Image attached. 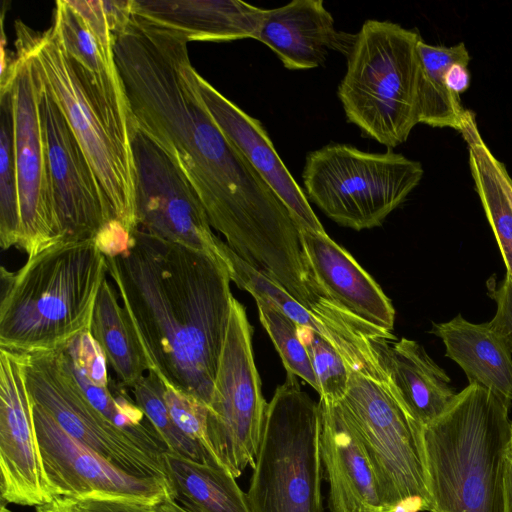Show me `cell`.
Listing matches in <instances>:
<instances>
[{
	"mask_svg": "<svg viewBox=\"0 0 512 512\" xmlns=\"http://www.w3.org/2000/svg\"><path fill=\"white\" fill-rule=\"evenodd\" d=\"M105 259L149 370L209 406L234 298L227 267L140 228Z\"/></svg>",
	"mask_w": 512,
	"mask_h": 512,
	"instance_id": "cell-1",
	"label": "cell"
},
{
	"mask_svg": "<svg viewBox=\"0 0 512 512\" xmlns=\"http://www.w3.org/2000/svg\"><path fill=\"white\" fill-rule=\"evenodd\" d=\"M107 273L96 239L57 242L14 272L1 267L0 348L52 351L89 330Z\"/></svg>",
	"mask_w": 512,
	"mask_h": 512,
	"instance_id": "cell-2",
	"label": "cell"
},
{
	"mask_svg": "<svg viewBox=\"0 0 512 512\" xmlns=\"http://www.w3.org/2000/svg\"><path fill=\"white\" fill-rule=\"evenodd\" d=\"M509 408L492 392L469 384L423 426L431 512H505Z\"/></svg>",
	"mask_w": 512,
	"mask_h": 512,
	"instance_id": "cell-3",
	"label": "cell"
},
{
	"mask_svg": "<svg viewBox=\"0 0 512 512\" xmlns=\"http://www.w3.org/2000/svg\"><path fill=\"white\" fill-rule=\"evenodd\" d=\"M17 39L64 115L118 220L132 235L138 229L136 172L131 130L103 102L86 71L67 53L51 26L43 34L20 21Z\"/></svg>",
	"mask_w": 512,
	"mask_h": 512,
	"instance_id": "cell-4",
	"label": "cell"
},
{
	"mask_svg": "<svg viewBox=\"0 0 512 512\" xmlns=\"http://www.w3.org/2000/svg\"><path fill=\"white\" fill-rule=\"evenodd\" d=\"M421 39L397 23L366 20L347 54L337 90L346 119L388 149L406 142L419 123Z\"/></svg>",
	"mask_w": 512,
	"mask_h": 512,
	"instance_id": "cell-5",
	"label": "cell"
},
{
	"mask_svg": "<svg viewBox=\"0 0 512 512\" xmlns=\"http://www.w3.org/2000/svg\"><path fill=\"white\" fill-rule=\"evenodd\" d=\"M320 412L287 373L265 412L247 497L253 512H323Z\"/></svg>",
	"mask_w": 512,
	"mask_h": 512,
	"instance_id": "cell-6",
	"label": "cell"
},
{
	"mask_svg": "<svg viewBox=\"0 0 512 512\" xmlns=\"http://www.w3.org/2000/svg\"><path fill=\"white\" fill-rule=\"evenodd\" d=\"M420 162L388 149L368 152L329 143L307 154L305 195L337 224L354 230L380 226L418 186Z\"/></svg>",
	"mask_w": 512,
	"mask_h": 512,
	"instance_id": "cell-7",
	"label": "cell"
},
{
	"mask_svg": "<svg viewBox=\"0 0 512 512\" xmlns=\"http://www.w3.org/2000/svg\"><path fill=\"white\" fill-rule=\"evenodd\" d=\"M20 354L32 401L68 435L130 474L168 482L163 458L168 450L151 422L124 429L96 409L77 382L64 347Z\"/></svg>",
	"mask_w": 512,
	"mask_h": 512,
	"instance_id": "cell-8",
	"label": "cell"
},
{
	"mask_svg": "<svg viewBox=\"0 0 512 512\" xmlns=\"http://www.w3.org/2000/svg\"><path fill=\"white\" fill-rule=\"evenodd\" d=\"M340 402L370 459L386 511L431 512L423 427L385 383L355 371Z\"/></svg>",
	"mask_w": 512,
	"mask_h": 512,
	"instance_id": "cell-9",
	"label": "cell"
},
{
	"mask_svg": "<svg viewBox=\"0 0 512 512\" xmlns=\"http://www.w3.org/2000/svg\"><path fill=\"white\" fill-rule=\"evenodd\" d=\"M267 404L253 357L252 327L244 306L233 298L207 431L213 454L235 478L255 465Z\"/></svg>",
	"mask_w": 512,
	"mask_h": 512,
	"instance_id": "cell-10",
	"label": "cell"
},
{
	"mask_svg": "<svg viewBox=\"0 0 512 512\" xmlns=\"http://www.w3.org/2000/svg\"><path fill=\"white\" fill-rule=\"evenodd\" d=\"M130 138L136 172L138 228L208 253L227 267V244L212 232L204 206L182 171L136 126Z\"/></svg>",
	"mask_w": 512,
	"mask_h": 512,
	"instance_id": "cell-11",
	"label": "cell"
},
{
	"mask_svg": "<svg viewBox=\"0 0 512 512\" xmlns=\"http://www.w3.org/2000/svg\"><path fill=\"white\" fill-rule=\"evenodd\" d=\"M16 48L17 64L10 93L21 221L18 249L32 257L59 242V232L42 124V82L30 54L18 44Z\"/></svg>",
	"mask_w": 512,
	"mask_h": 512,
	"instance_id": "cell-12",
	"label": "cell"
},
{
	"mask_svg": "<svg viewBox=\"0 0 512 512\" xmlns=\"http://www.w3.org/2000/svg\"><path fill=\"white\" fill-rule=\"evenodd\" d=\"M33 413L44 477L53 500L104 497L154 505L173 500L165 480L120 469L68 435L34 402Z\"/></svg>",
	"mask_w": 512,
	"mask_h": 512,
	"instance_id": "cell-13",
	"label": "cell"
},
{
	"mask_svg": "<svg viewBox=\"0 0 512 512\" xmlns=\"http://www.w3.org/2000/svg\"><path fill=\"white\" fill-rule=\"evenodd\" d=\"M40 106L59 242L95 239L114 219L111 208L64 115L43 82Z\"/></svg>",
	"mask_w": 512,
	"mask_h": 512,
	"instance_id": "cell-14",
	"label": "cell"
},
{
	"mask_svg": "<svg viewBox=\"0 0 512 512\" xmlns=\"http://www.w3.org/2000/svg\"><path fill=\"white\" fill-rule=\"evenodd\" d=\"M0 492L2 501L41 506L53 501L44 477L33 402L20 353L0 348Z\"/></svg>",
	"mask_w": 512,
	"mask_h": 512,
	"instance_id": "cell-15",
	"label": "cell"
},
{
	"mask_svg": "<svg viewBox=\"0 0 512 512\" xmlns=\"http://www.w3.org/2000/svg\"><path fill=\"white\" fill-rule=\"evenodd\" d=\"M199 94L224 135L245 157L260 177L289 210L299 229L324 233L304 190L279 157L262 123L223 96L200 74Z\"/></svg>",
	"mask_w": 512,
	"mask_h": 512,
	"instance_id": "cell-16",
	"label": "cell"
},
{
	"mask_svg": "<svg viewBox=\"0 0 512 512\" xmlns=\"http://www.w3.org/2000/svg\"><path fill=\"white\" fill-rule=\"evenodd\" d=\"M318 404L330 512H387L372 464L345 407L323 399Z\"/></svg>",
	"mask_w": 512,
	"mask_h": 512,
	"instance_id": "cell-17",
	"label": "cell"
},
{
	"mask_svg": "<svg viewBox=\"0 0 512 512\" xmlns=\"http://www.w3.org/2000/svg\"><path fill=\"white\" fill-rule=\"evenodd\" d=\"M299 230L309 268L325 295L356 319L392 333L395 310L376 281L326 232Z\"/></svg>",
	"mask_w": 512,
	"mask_h": 512,
	"instance_id": "cell-18",
	"label": "cell"
},
{
	"mask_svg": "<svg viewBox=\"0 0 512 512\" xmlns=\"http://www.w3.org/2000/svg\"><path fill=\"white\" fill-rule=\"evenodd\" d=\"M356 34L335 29L334 18L322 0H293L267 9L257 40L268 46L289 70L322 65L329 50L347 56Z\"/></svg>",
	"mask_w": 512,
	"mask_h": 512,
	"instance_id": "cell-19",
	"label": "cell"
},
{
	"mask_svg": "<svg viewBox=\"0 0 512 512\" xmlns=\"http://www.w3.org/2000/svg\"><path fill=\"white\" fill-rule=\"evenodd\" d=\"M369 343L385 384L422 427L448 409L456 396L450 378L419 343L395 337Z\"/></svg>",
	"mask_w": 512,
	"mask_h": 512,
	"instance_id": "cell-20",
	"label": "cell"
},
{
	"mask_svg": "<svg viewBox=\"0 0 512 512\" xmlns=\"http://www.w3.org/2000/svg\"><path fill=\"white\" fill-rule=\"evenodd\" d=\"M132 12L187 41L257 40L267 9L238 0H132Z\"/></svg>",
	"mask_w": 512,
	"mask_h": 512,
	"instance_id": "cell-21",
	"label": "cell"
},
{
	"mask_svg": "<svg viewBox=\"0 0 512 512\" xmlns=\"http://www.w3.org/2000/svg\"><path fill=\"white\" fill-rule=\"evenodd\" d=\"M227 268L231 281L249 292L254 299L270 302L298 326L308 328L329 341L339 351L351 371L384 383V377L370 347V339L322 320L278 284L246 264L229 247Z\"/></svg>",
	"mask_w": 512,
	"mask_h": 512,
	"instance_id": "cell-22",
	"label": "cell"
},
{
	"mask_svg": "<svg viewBox=\"0 0 512 512\" xmlns=\"http://www.w3.org/2000/svg\"><path fill=\"white\" fill-rule=\"evenodd\" d=\"M432 333L442 339L446 356L465 372L469 384H477L507 405L512 403V353L489 327L457 315L433 325Z\"/></svg>",
	"mask_w": 512,
	"mask_h": 512,
	"instance_id": "cell-23",
	"label": "cell"
},
{
	"mask_svg": "<svg viewBox=\"0 0 512 512\" xmlns=\"http://www.w3.org/2000/svg\"><path fill=\"white\" fill-rule=\"evenodd\" d=\"M52 27L67 53L86 71L106 106L132 130L134 119L115 50L96 39L66 0L56 1Z\"/></svg>",
	"mask_w": 512,
	"mask_h": 512,
	"instance_id": "cell-24",
	"label": "cell"
},
{
	"mask_svg": "<svg viewBox=\"0 0 512 512\" xmlns=\"http://www.w3.org/2000/svg\"><path fill=\"white\" fill-rule=\"evenodd\" d=\"M460 133L468 146L476 191L512 278V179L481 137L470 110L465 111Z\"/></svg>",
	"mask_w": 512,
	"mask_h": 512,
	"instance_id": "cell-25",
	"label": "cell"
},
{
	"mask_svg": "<svg viewBox=\"0 0 512 512\" xmlns=\"http://www.w3.org/2000/svg\"><path fill=\"white\" fill-rule=\"evenodd\" d=\"M163 458L173 500L187 512H253L228 470L168 451Z\"/></svg>",
	"mask_w": 512,
	"mask_h": 512,
	"instance_id": "cell-26",
	"label": "cell"
},
{
	"mask_svg": "<svg viewBox=\"0 0 512 512\" xmlns=\"http://www.w3.org/2000/svg\"><path fill=\"white\" fill-rule=\"evenodd\" d=\"M89 331L113 369L117 384L131 390L149 365L127 311L107 278L98 292Z\"/></svg>",
	"mask_w": 512,
	"mask_h": 512,
	"instance_id": "cell-27",
	"label": "cell"
},
{
	"mask_svg": "<svg viewBox=\"0 0 512 512\" xmlns=\"http://www.w3.org/2000/svg\"><path fill=\"white\" fill-rule=\"evenodd\" d=\"M421 76L418 89L419 123L461 131L465 109L459 95L448 89L445 73L454 63L468 64L469 53L463 42L451 47L434 46L422 39L418 44Z\"/></svg>",
	"mask_w": 512,
	"mask_h": 512,
	"instance_id": "cell-28",
	"label": "cell"
},
{
	"mask_svg": "<svg viewBox=\"0 0 512 512\" xmlns=\"http://www.w3.org/2000/svg\"><path fill=\"white\" fill-rule=\"evenodd\" d=\"M131 391L136 404L151 422L168 452L224 468L202 445L187 437L174 424L163 398L161 378L155 371L149 370Z\"/></svg>",
	"mask_w": 512,
	"mask_h": 512,
	"instance_id": "cell-29",
	"label": "cell"
},
{
	"mask_svg": "<svg viewBox=\"0 0 512 512\" xmlns=\"http://www.w3.org/2000/svg\"><path fill=\"white\" fill-rule=\"evenodd\" d=\"M0 105V246L6 250L18 248L21 231L10 90L0 96Z\"/></svg>",
	"mask_w": 512,
	"mask_h": 512,
	"instance_id": "cell-30",
	"label": "cell"
},
{
	"mask_svg": "<svg viewBox=\"0 0 512 512\" xmlns=\"http://www.w3.org/2000/svg\"><path fill=\"white\" fill-rule=\"evenodd\" d=\"M259 319L270 336L287 373L308 383L316 392L319 386L298 326L277 307L255 298Z\"/></svg>",
	"mask_w": 512,
	"mask_h": 512,
	"instance_id": "cell-31",
	"label": "cell"
},
{
	"mask_svg": "<svg viewBox=\"0 0 512 512\" xmlns=\"http://www.w3.org/2000/svg\"><path fill=\"white\" fill-rule=\"evenodd\" d=\"M298 330L318 382L320 399L340 402L348 390L350 367L325 338L302 326H298Z\"/></svg>",
	"mask_w": 512,
	"mask_h": 512,
	"instance_id": "cell-32",
	"label": "cell"
},
{
	"mask_svg": "<svg viewBox=\"0 0 512 512\" xmlns=\"http://www.w3.org/2000/svg\"><path fill=\"white\" fill-rule=\"evenodd\" d=\"M161 381L163 398L174 424L182 433L202 445L215 457L207 431L208 406L163 379Z\"/></svg>",
	"mask_w": 512,
	"mask_h": 512,
	"instance_id": "cell-33",
	"label": "cell"
},
{
	"mask_svg": "<svg viewBox=\"0 0 512 512\" xmlns=\"http://www.w3.org/2000/svg\"><path fill=\"white\" fill-rule=\"evenodd\" d=\"M70 512H157L156 505L122 498H57Z\"/></svg>",
	"mask_w": 512,
	"mask_h": 512,
	"instance_id": "cell-34",
	"label": "cell"
},
{
	"mask_svg": "<svg viewBox=\"0 0 512 512\" xmlns=\"http://www.w3.org/2000/svg\"><path fill=\"white\" fill-rule=\"evenodd\" d=\"M493 298L497 303V311L488 325L512 353V278L508 274L493 292Z\"/></svg>",
	"mask_w": 512,
	"mask_h": 512,
	"instance_id": "cell-35",
	"label": "cell"
},
{
	"mask_svg": "<svg viewBox=\"0 0 512 512\" xmlns=\"http://www.w3.org/2000/svg\"><path fill=\"white\" fill-rule=\"evenodd\" d=\"M106 256H115L125 251L131 242V235L116 219L108 222L95 238Z\"/></svg>",
	"mask_w": 512,
	"mask_h": 512,
	"instance_id": "cell-36",
	"label": "cell"
},
{
	"mask_svg": "<svg viewBox=\"0 0 512 512\" xmlns=\"http://www.w3.org/2000/svg\"><path fill=\"white\" fill-rule=\"evenodd\" d=\"M465 63L452 64L445 73V83L450 91L459 95L470 85V74Z\"/></svg>",
	"mask_w": 512,
	"mask_h": 512,
	"instance_id": "cell-37",
	"label": "cell"
},
{
	"mask_svg": "<svg viewBox=\"0 0 512 512\" xmlns=\"http://www.w3.org/2000/svg\"><path fill=\"white\" fill-rule=\"evenodd\" d=\"M504 509L512 512V457L507 456L504 473Z\"/></svg>",
	"mask_w": 512,
	"mask_h": 512,
	"instance_id": "cell-38",
	"label": "cell"
},
{
	"mask_svg": "<svg viewBox=\"0 0 512 512\" xmlns=\"http://www.w3.org/2000/svg\"><path fill=\"white\" fill-rule=\"evenodd\" d=\"M36 512H70L59 499L36 507Z\"/></svg>",
	"mask_w": 512,
	"mask_h": 512,
	"instance_id": "cell-39",
	"label": "cell"
},
{
	"mask_svg": "<svg viewBox=\"0 0 512 512\" xmlns=\"http://www.w3.org/2000/svg\"><path fill=\"white\" fill-rule=\"evenodd\" d=\"M157 512H187L178 503L172 499H166L156 505Z\"/></svg>",
	"mask_w": 512,
	"mask_h": 512,
	"instance_id": "cell-40",
	"label": "cell"
},
{
	"mask_svg": "<svg viewBox=\"0 0 512 512\" xmlns=\"http://www.w3.org/2000/svg\"><path fill=\"white\" fill-rule=\"evenodd\" d=\"M508 455L512 457V424H511V440H510Z\"/></svg>",
	"mask_w": 512,
	"mask_h": 512,
	"instance_id": "cell-41",
	"label": "cell"
}]
</instances>
